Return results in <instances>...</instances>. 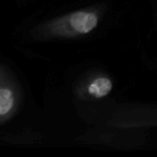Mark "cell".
Returning a JSON list of instances; mask_svg holds the SVG:
<instances>
[{
	"label": "cell",
	"mask_w": 157,
	"mask_h": 157,
	"mask_svg": "<svg viewBox=\"0 0 157 157\" xmlns=\"http://www.w3.org/2000/svg\"><path fill=\"white\" fill-rule=\"evenodd\" d=\"M72 28L80 33H88L98 24V17L92 12H76L70 16Z\"/></svg>",
	"instance_id": "1"
},
{
	"label": "cell",
	"mask_w": 157,
	"mask_h": 157,
	"mask_svg": "<svg viewBox=\"0 0 157 157\" xmlns=\"http://www.w3.org/2000/svg\"><path fill=\"white\" fill-rule=\"evenodd\" d=\"M112 90V82L109 78H96L95 81L88 87V93L97 98H102L107 96Z\"/></svg>",
	"instance_id": "2"
},
{
	"label": "cell",
	"mask_w": 157,
	"mask_h": 157,
	"mask_svg": "<svg viewBox=\"0 0 157 157\" xmlns=\"http://www.w3.org/2000/svg\"><path fill=\"white\" fill-rule=\"evenodd\" d=\"M13 107V94L10 90H0V115L7 114Z\"/></svg>",
	"instance_id": "3"
}]
</instances>
